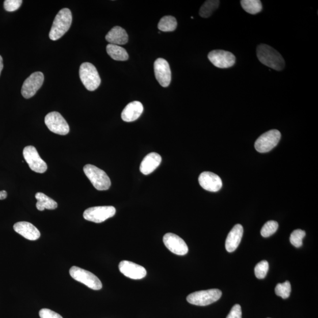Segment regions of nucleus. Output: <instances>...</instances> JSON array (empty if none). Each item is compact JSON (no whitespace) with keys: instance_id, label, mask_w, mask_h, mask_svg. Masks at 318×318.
Segmentation results:
<instances>
[{"instance_id":"nucleus-28","label":"nucleus","mask_w":318,"mask_h":318,"mask_svg":"<svg viewBox=\"0 0 318 318\" xmlns=\"http://www.w3.org/2000/svg\"><path fill=\"white\" fill-rule=\"evenodd\" d=\"M291 293V285L289 281L278 283L275 287V294L283 299L288 298Z\"/></svg>"},{"instance_id":"nucleus-6","label":"nucleus","mask_w":318,"mask_h":318,"mask_svg":"<svg viewBox=\"0 0 318 318\" xmlns=\"http://www.w3.org/2000/svg\"><path fill=\"white\" fill-rule=\"evenodd\" d=\"M70 275L75 281L84 284L90 289L100 290L102 288L100 280L92 272L77 267H73L70 268Z\"/></svg>"},{"instance_id":"nucleus-12","label":"nucleus","mask_w":318,"mask_h":318,"mask_svg":"<svg viewBox=\"0 0 318 318\" xmlns=\"http://www.w3.org/2000/svg\"><path fill=\"white\" fill-rule=\"evenodd\" d=\"M210 62L220 69H228L236 62L235 56L232 52L222 50H215L208 55Z\"/></svg>"},{"instance_id":"nucleus-16","label":"nucleus","mask_w":318,"mask_h":318,"mask_svg":"<svg viewBox=\"0 0 318 318\" xmlns=\"http://www.w3.org/2000/svg\"><path fill=\"white\" fill-rule=\"evenodd\" d=\"M199 182L201 187L206 191L216 192L222 187L221 177L214 173L204 172L199 177Z\"/></svg>"},{"instance_id":"nucleus-22","label":"nucleus","mask_w":318,"mask_h":318,"mask_svg":"<svg viewBox=\"0 0 318 318\" xmlns=\"http://www.w3.org/2000/svg\"><path fill=\"white\" fill-rule=\"evenodd\" d=\"M35 197L37 200V209L40 211H43L44 209L54 210L58 206V203L43 193H37Z\"/></svg>"},{"instance_id":"nucleus-14","label":"nucleus","mask_w":318,"mask_h":318,"mask_svg":"<svg viewBox=\"0 0 318 318\" xmlns=\"http://www.w3.org/2000/svg\"><path fill=\"white\" fill-rule=\"evenodd\" d=\"M154 71L159 84L164 88H167L172 79L171 70L168 62L164 59H157L154 63Z\"/></svg>"},{"instance_id":"nucleus-21","label":"nucleus","mask_w":318,"mask_h":318,"mask_svg":"<svg viewBox=\"0 0 318 318\" xmlns=\"http://www.w3.org/2000/svg\"><path fill=\"white\" fill-rule=\"evenodd\" d=\"M108 42L114 45H124L128 42V37L126 30L119 26H115L105 36Z\"/></svg>"},{"instance_id":"nucleus-30","label":"nucleus","mask_w":318,"mask_h":318,"mask_svg":"<svg viewBox=\"0 0 318 318\" xmlns=\"http://www.w3.org/2000/svg\"><path fill=\"white\" fill-rule=\"evenodd\" d=\"M269 270V263L267 260L261 261L256 264L255 274L257 278L262 279L266 277Z\"/></svg>"},{"instance_id":"nucleus-32","label":"nucleus","mask_w":318,"mask_h":318,"mask_svg":"<svg viewBox=\"0 0 318 318\" xmlns=\"http://www.w3.org/2000/svg\"><path fill=\"white\" fill-rule=\"evenodd\" d=\"M39 315L40 318H63L59 313L46 308L41 309Z\"/></svg>"},{"instance_id":"nucleus-7","label":"nucleus","mask_w":318,"mask_h":318,"mask_svg":"<svg viewBox=\"0 0 318 318\" xmlns=\"http://www.w3.org/2000/svg\"><path fill=\"white\" fill-rule=\"evenodd\" d=\"M281 138V132L279 130L274 129L268 131L256 140L255 149L259 153H267L278 145Z\"/></svg>"},{"instance_id":"nucleus-20","label":"nucleus","mask_w":318,"mask_h":318,"mask_svg":"<svg viewBox=\"0 0 318 318\" xmlns=\"http://www.w3.org/2000/svg\"><path fill=\"white\" fill-rule=\"evenodd\" d=\"M161 162V155L156 153H150L143 158L140 166V170L143 175H149L157 169Z\"/></svg>"},{"instance_id":"nucleus-3","label":"nucleus","mask_w":318,"mask_h":318,"mask_svg":"<svg viewBox=\"0 0 318 318\" xmlns=\"http://www.w3.org/2000/svg\"><path fill=\"white\" fill-rule=\"evenodd\" d=\"M83 170L86 176L97 190L107 191L111 187V179L103 170L92 165H86Z\"/></svg>"},{"instance_id":"nucleus-35","label":"nucleus","mask_w":318,"mask_h":318,"mask_svg":"<svg viewBox=\"0 0 318 318\" xmlns=\"http://www.w3.org/2000/svg\"><path fill=\"white\" fill-rule=\"evenodd\" d=\"M3 69V58L1 56H0V75H1L2 71Z\"/></svg>"},{"instance_id":"nucleus-27","label":"nucleus","mask_w":318,"mask_h":318,"mask_svg":"<svg viewBox=\"0 0 318 318\" xmlns=\"http://www.w3.org/2000/svg\"><path fill=\"white\" fill-rule=\"evenodd\" d=\"M279 225L277 222L270 221L267 222L261 229L260 233L264 237H270L278 230Z\"/></svg>"},{"instance_id":"nucleus-8","label":"nucleus","mask_w":318,"mask_h":318,"mask_svg":"<svg viewBox=\"0 0 318 318\" xmlns=\"http://www.w3.org/2000/svg\"><path fill=\"white\" fill-rule=\"evenodd\" d=\"M116 210L113 206H96L86 209L83 217L86 220L99 223L114 217Z\"/></svg>"},{"instance_id":"nucleus-24","label":"nucleus","mask_w":318,"mask_h":318,"mask_svg":"<svg viewBox=\"0 0 318 318\" xmlns=\"http://www.w3.org/2000/svg\"><path fill=\"white\" fill-rule=\"evenodd\" d=\"M176 19L171 16H166L161 19L158 24V29L162 32H170L175 31L177 28Z\"/></svg>"},{"instance_id":"nucleus-31","label":"nucleus","mask_w":318,"mask_h":318,"mask_svg":"<svg viewBox=\"0 0 318 318\" xmlns=\"http://www.w3.org/2000/svg\"><path fill=\"white\" fill-rule=\"evenodd\" d=\"M22 3V0H6L4 3V7L9 12H13L20 8Z\"/></svg>"},{"instance_id":"nucleus-4","label":"nucleus","mask_w":318,"mask_h":318,"mask_svg":"<svg viewBox=\"0 0 318 318\" xmlns=\"http://www.w3.org/2000/svg\"><path fill=\"white\" fill-rule=\"evenodd\" d=\"M80 78L89 91L96 90L99 87L101 78L95 66L90 63L82 64L79 70Z\"/></svg>"},{"instance_id":"nucleus-5","label":"nucleus","mask_w":318,"mask_h":318,"mask_svg":"<svg viewBox=\"0 0 318 318\" xmlns=\"http://www.w3.org/2000/svg\"><path fill=\"white\" fill-rule=\"evenodd\" d=\"M222 295L221 290L218 289L197 291L189 295L187 301L192 305L207 306L218 301L221 298Z\"/></svg>"},{"instance_id":"nucleus-1","label":"nucleus","mask_w":318,"mask_h":318,"mask_svg":"<svg viewBox=\"0 0 318 318\" xmlns=\"http://www.w3.org/2000/svg\"><path fill=\"white\" fill-rule=\"evenodd\" d=\"M257 58L264 65L277 71H281L285 66V60L280 53L267 44H260L256 50Z\"/></svg>"},{"instance_id":"nucleus-11","label":"nucleus","mask_w":318,"mask_h":318,"mask_svg":"<svg viewBox=\"0 0 318 318\" xmlns=\"http://www.w3.org/2000/svg\"><path fill=\"white\" fill-rule=\"evenodd\" d=\"M44 80V74L41 72H35L30 75L22 85L21 89L22 96L25 98H30L35 96L37 91L42 86Z\"/></svg>"},{"instance_id":"nucleus-19","label":"nucleus","mask_w":318,"mask_h":318,"mask_svg":"<svg viewBox=\"0 0 318 318\" xmlns=\"http://www.w3.org/2000/svg\"><path fill=\"white\" fill-rule=\"evenodd\" d=\"M143 112V104L140 101H135L131 102L125 107L121 116L124 122H134L139 118Z\"/></svg>"},{"instance_id":"nucleus-34","label":"nucleus","mask_w":318,"mask_h":318,"mask_svg":"<svg viewBox=\"0 0 318 318\" xmlns=\"http://www.w3.org/2000/svg\"><path fill=\"white\" fill-rule=\"evenodd\" d=\"M7 193L5 191H0V200H4L7 198Z\"/></svg>"},{"instance_id":"nucleus-33","label":"nucleus","mask_w":318,"mask_h":318,"mask_svg":"<svg viewBox=\"0 0 318 318\" xmlns=\"http://www.w3.org/2000/svg\"><path fill=\"white\" fill-rule=\"evenodd\" d=\"M226 318H242L241 306L238 304L234 305Z\"/></svg>"},{"instance_id":"nucleus-13","label":"nucleus","mask_w":318,"mask_h":318,"mask_svg":"<svg viewBox=\"0 0 318 318\" xmlns=\"http://www.w3.org/2000/svg\"><path fill=\"white\" fill-rule=\"evenodd\" d=\"M163 241L166 247L174 254L183 256L187 255L189 251L188 245L184 240L175 234L166 233Z\"/></svg>"},{"instance_id":"nucleus-26","label":"nucleus","mask_w":318,"mask_h":318,"mask_svg":"<svg viewBox=\"0 0 318 318\" xmlns=\"http://www.w3.org/2000/svg\"><path fill=\"white\" fill-rule=\"evenodd\" d=\"M220 2L218 0H208L204 2L199 11V15L203 18L209 17L218 9Z\"/></svg>"},{"instance_id":"nucleus-17","label":"nucleus","mask_w":318,"mask_h":318,"mask_svg":"<svg viewBox=\"0 0 318 318\" xmlns=\"http://www.w3.org/2000/svg\"><path fill=\"white\" fill-rule=\"evenodd\" d=\"M13 228L17 233L20 234V235L28 240L36 241L41 236L39 229L31 223L28 222H20L15 223Z\"/></svg>"},{"instance_id":"nucleus-10","label":"nucleus","mask_w":318,"mask_h":318,"mask_svg":"<svg viewBox=\"0 0 318 318\" xmlns=\"http://www.w3.org/2000/svg\"><path fill=\"white\" fill-rule=\"evenodd\" d=\"M23 156L33 171L39 173H44L47 171L46 163L40 157L36 147L33 146L25 147L23 150Z\"/></svg>"},{"instance_id":"nucleus-25","label":"nucleus","mask_w":318,"mask_h":318,"mask_svg":"<svg viewBox=\"0 0 318 318\" xmlns=\"http://www.w3.org/2000/svg\"><path fill=\"white\" fill-rule=\"evenodd\" d=\"M242 8L246 12L251 14H256L262 10V5L259 0H242Z\"/></svg>"},{"instance_id":"nucleus-9","label":"nucleus","mask_w":318,"mask_h":318,"mask_svg":"<svg viewBox=\"0 0 318 318\" xmlns=\"http://www.w3.org/2000/svg\"><path fill=\"white\" fill-rule=\"evenodd\" d=\"M44 122L48 129L56 134L66 135L70 131L69 124L59 112L49 113L45 117Z\"/></svg>"},{"instance_id":"nucleus-23","label":"nucleus","mask_w":318,"mask_h":318,"mask_svg":"<svg viewBox=\"0 0 318 318\" xmlns=\"http://www.w3.org/2000/svg\"><path fill=\"white\" fill-rule=\"evenodd\" d=\"M106 51L108 54L116 61H126L128 59L126 50L119 45L109 44L106 47Z\"/></svg>"},{"instance_id":"nucleus-2","label":"nucleus","mask_w":318,"mask_h":318,"mask_svg":"<svg viewBox=\"0 0 318 318\" xmlns=\"http://www.w3.org/2000/svg\"><path fill=\"white\" fill-rule=\"evenodd\" d=\"M72 20L70 9L65 8L60 10L53 21L49 38L53 41L60 39L70 28Z\"/></svg>"},{"instance_id":"nucleus-29","label":"nucleus","mask_w":318,"mask_h":318,"mask_svg":"<svg viewBox=\"0 0 318 318\" xmlns=\"http://www.w3.org/2000/svg\"><path fill=\"white\" fill-rule=\"evenodd\" d=\"M305 235V231L301 229L295 230L290 234V242L291 244L294 245L295 247L300 248L302 246L303 238Z\"/></svg>"},{"instance_id":"nucleus-18","label":"nucleus","mask_w":318,"mask_h":318,"mask_svg":"<svg viewBox=\"0 0 318 318\" xmlns=\"http://www.w3.org/2000/svg\"><path fill=\"white\" fill-rule=\"evenodd\" d=\"M244 228L241 225L234 226L226 238L225 248L227 251L233 252L235 251L241 243Z\"/></svg>"},{"instance_id":"nucleus-15","label":"nucleus","mask_w":318,"mask_h":318,"mask_svg":"<svg viewBox=\"0 0 318 318\" xmlns=\"http://www.w3.org/2000/svg\"><path fill=\"white\" fill-rule=\"evenodd\" d=\"M119 268L121 273L132 279H141L145 278L147 275L145 268L130 261H122L119 263Z\"/></svg>"}]
</instances>
